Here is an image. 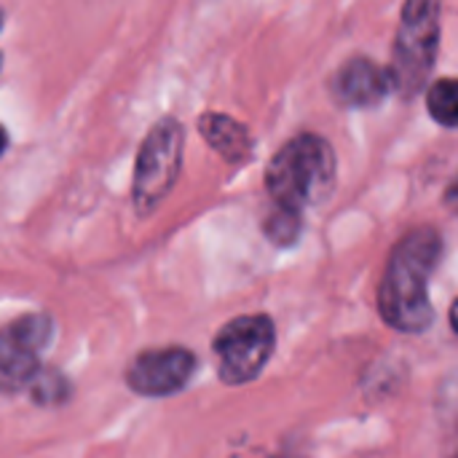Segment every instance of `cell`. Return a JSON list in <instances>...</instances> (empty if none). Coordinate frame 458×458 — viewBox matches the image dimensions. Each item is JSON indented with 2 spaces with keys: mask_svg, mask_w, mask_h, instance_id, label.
Wrapping results in <instances>:
<instances>
[{
  "mask_svg": "<svg viewBox=\"0 0 458 458\" xmlns=\"http://www.w3.org/2000/svg\"><path fill=\"white\" fill-rule=\"evenodd\" d=\"M443 258V239L435 228H416L405 233L389 255L381 287V319L397 333L419 335L432 327L435 306L429 298V279Z\"/></svg>",
  "mask_w": 458,
  "mask_h": 458,
  "instance_id": "6da1fadb",
  "label": "cell"
},
{
  "mask_svg": "<svg viewBox=\"0 0 458 458\" xmlns=\"http://www.w3.org/2000/svg\"><path fill=\"white\" fill-rule=\"evenodd\" d=\"M335 182V153L317 134L290 140L268 164L266 185L276 207L303 215L327 199Z\"/></svg>",
  "mask_w": 458,
  "mask_h": 458,
  "instance_id": "7a4b0ae2",
  "label": "cell"
},
{
  "mask_svg": "<svg viewBox=\"0 0 458 458\" xmlns=\"http://www.w3.org/2000/svg\"><path fill=\"white\" fill-rule=\"evenodd\" d=\"M440 43V0H405L394 43L392 83L400 94L413 97L429 78Z\"/></svg>",
  "mask_w": 458,
  "mask_h": 458,
  "instance_id": "3957f363",
  "label": "cell"
},
{
  "mask_svg": "<svg viewBox=\"0 0 458 458\" xmlns=\"http://www.w3.org/2000/svg\"><path fill=\"white\" fill-rule=\"evenodd\" d=\"M276 349V325L268 314H244L220 327L212 341L217 376L228 386L252 384Z\"/></svg>",
  "mask_w": 458,
  "mask_h": 458,
  "instance_id": "277c9868",
  "label": "cell"
},
{
  "mask_svg": "<svg viewBox=\"0 0 458 458\" xmlns=\"http://www.w3.org/2000/svg\"><path fill=\"white\" fill-rule=\"evenodd\" d=\"M182 161V126L172 118L156 123L142 142L134 174V204L140 215L153 212L172 191Z\"/></svg>",
  "mask_w": 458,
  "mask_h": 458,
  "instance_id": "5b68a950",
  "label": "cell"
},
{
  "mask_svg": "<svg viewBox=\"0 0 458 458\" xmlns=\"http://www.w3.org/2000/svg\"><path fill=\"white\" fill-rule=\"evenodd\" d=\"M54 338V319L48 314H24L3 327L0 338V381L5 394L27 389L32 376L43 368L40 354Z\"/></svg>",
  "mask_w": 458,
  "mask_h": 458,
  "instance_id": "8992f818",
  "label": "cell"
},
{
  "mask_svg": "<svg viewBox=\"0 0 458 458\" xmlns=\"http://www.w3.org/2000/svg\"><path fill=\"white\" fill-rule=\"evenodd\" d=\"M196 368H199L196 352L185 346H158V349L140 352L129 362L123 378L134 394L161 400V397L180 394L193 381Z\"/></svg>",
  "mask_w": 458,
  "mask_h": 458,
  "instance_id": "52a82bcc",
  "label": "cell"
},
{
  "mask_svg": "<svg viewBox=\"0 0 458 458\" xmlns=\"http://www.w3.org/2000/svg\"><path fill=\"white\" fill-rule=\"evenodd\" d=\"M392 83V72L381 70L370 59H352L333 81V94L346 107H376Z\"/></svg>",
  "mask_w": 458,
  "mask_h": 458,
  "instance_id": "ba28073f",
  "label": "cell"
},
{
  "mask_svg": "<svg viewBox=\"0 0 458 458\" xmlns=\"http://www.w3.org/2000/svg\"><path fill=\"white\" fill-rule=\"evenodd\" d=\"M201 134L228 161H239L250 150V134H247V129L242 123L231 121L228 115H204L201 118Z\"/></svg>",
  "mask_w": 458,
  "mask_h": 458,
  "instance_id": "9c48e42d",
  "label": "cell"
},
{
  "mask_svg": "<svg viewBox=\"0 0 458 458\" xmlns=\"http://www.w3.org/2000/svg\"><path fill=\"white\" fill-rule=\"evenodd\" d=\"M435 411L445 440V458H458V365L445 373L437 389Z\"/></svg>",
  "mask_w": 458,
  "mask_h": 458,
  "instance_id": "30bf717a",
  "label": "cell"
},
{
  "mask_svg": "<svg viewBox=\"0 0 458 458\" xmlns=\"http://www.w3.org/2000/svg\"><path fill=\"white\" fill-rule=\"evenodd\" d=\"M27 394L35 405L40 408H56V405H64L72 394V386L70 381L56 370V368H40L32 381L27 384Z\"/></svg>",
  "mask_w": 458,
  "mask_h": 458,
  "instance_id": "8fae6325",
  "label": "cell"
},
{
  "mask_svg": "<svg viewBox=\"0 0 458 458\" xmlns=\"http://www.w3.org/2000/svg\"><path fill=\"white\" fill-rule=\"evenodd\" d=\"M427 107L437 123L458 129V78H443L432 83L427 94Z\"/></svg>",
  "mask_w": 458,
  "mask_h": 458,
  "instance_id": "7c38bea8",
  "label": "cell"
},
{
  "mask_svg": "<svg viewBox=\"0 0 458 458\" xmlns=\"http://www.w3.org/2000/svg\"><path fill=\"white\" fill-rule=\"evenodd\" d=\"M266 231H268V236H271V242H274V244L287 247V244H293V242L298 239V233H301V215H298V212H290V209L276 207V212L271 215V220H268Z\"/></svg>",
  "mask_w": 458,
  "mask_h": 458,
  "instance_id": "4fadbf2b",
  "label": "cell"
},
{
  "mask_svg": "<svg viewBox=\"0 0 458 458\" xmlns=\"http://www.w3.org/2000/svg\"><path fill=\"white\" fill-rule=\"evenodd\" d=\"M445 207L448 209H454L458 215V177L448 185V193H445Z\"/></svg>",
  "mask_w": 458,
  "mask_h": 458,
  "instance_id": "5bb4252c",
  "label": "cell"
},
{
  "mask_svg": "<svg viewBox=\"0 0 458 458\" xmlns=\"http://www.w3.org/2000/svg\"><path fill=\"white\" fill-rule=\"evenodd\" d=\"M451 330L458 335V301L454 303V309H451Z\"/></svg>",
  "mask_w": 458,
  "mask_h": 458,
  "instance_id": "9a60e30c",
  "label": "cell"
}]
</instances>
